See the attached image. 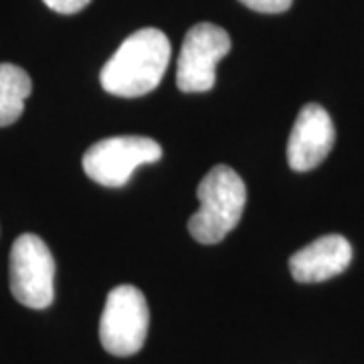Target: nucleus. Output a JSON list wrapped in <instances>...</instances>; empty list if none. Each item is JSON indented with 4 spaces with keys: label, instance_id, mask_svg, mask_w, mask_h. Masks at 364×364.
Returning <instances> with one entry per match:
<instances>
[{
    "label": "nucleus",
    "instance_id": "nucleus-10",
    "mask_svg": "<svg viewBox=\"0 0 364 364\" xmlns=\"http://www.w3.org/2000/svg\"><path fill=\"white\" fill-rule=\"evenodd\" d=\"M239 2H243L251 11H257V13L263 14L286 13L291 6V0H239Z\"/></svg>",
    "mask_w": 364,
    "mask_h": 364
},
{
    "label": "nucleus",
    "instance_id": "nucleus-7",
    "mask_svg": "<svg viewBox=\"0 0 364 364\" xmlns=\"http://www.w3.org/2000/svg\"><path fill=\"white\" fill-rule=\"evenodd\" d=\"M334 124L322 105L308 104L294 122L287 140V164L298 172L320 166L334 146Z\"/></svg>",
    "mask_w": 364,
    "mask_h": 364
},
{
    "label": "nucleus",
    "instance_id": "nucleus-11",
    "mask_svg": "<svg viewBox=\"0 0 364 364\" xmlns=\"http://www.w3.org/2000/svg\"><path fill=\"white\" fill-rule=\"evenodd\" d=\"M51 11L61 14H75L83 11L91 0H43Z\"/></svg>",
    "mask_w": 364,
    "mask_h": 364
},
{
    "label": "nucleus",
    "instance_id": "nucleus-3",
    "mask_svg": "<svg viewBox=\"0 0 364 364\" xmlns=\"http://www.w3.org/2000/svg\"><path fill=\"white\" fill-rule=\"evenodd\" d=\"M150 310L144 294L134 286L114 287L105 299L100 320L102 346L114 356H132L146 342Z\"/></svg>",
    "mask_w": 364,
    "mask_h": 364
},
{
    "label": "nucleus",
    "instance_id": "nucleus-4",
    "mask_svg": "<svg viewBox=\"0 0 364 364\" xmlns=\"http://www.w3.org/2000/svg\"><path fill=\"white\" fill-rule=\"evenodd\" d=\"M162 158V146L146 136H114L93 144L83 154V170L91 181L109 188L124 186L142 164Z\"/></svg>",
    "mask_w": 364,
    "mask_h": 364
},
{
    "label": "nucleus",
    "instance_id": "nucleus-1",
    "mask_svg": "<svg viewBox=\"0 0 364 364\" xmlns=\"http://www.w3.org/2000/svg\"><path fill=\"white\" fill-rule=\"evenodd\" d=\"M170 63V41L158 28H140L102 69V85L117 97H140L160 85Z\"/></svg>",
    "mask_w": 364,
    "mask_h": 364
},
{
    "label": "nucleus",
    "instance_id": "nucleus-8",
    "mask_svg": "<svg viewBox=\"0 0 364 364\" xmlns=\"http://www.w3.org/2000/svg\"><path fill=\"white\" fill-rule=\"evenodd\" d=\"M350 261V243L342 235H324L289 257V272L299 284H318L346 272Z\"/></svg>",
    "mask_w": 364,
    "mask_h": 364
},
{
    "label": "nucleus",
    "instance_id": "nucleus-6",
    "mask_svg": "<svg viewBox=\"0 0 364 364\" xmlns=\"http://www.w3.org/2000/svg\"><path fill=\"white\" fill-rule=\"evenodd\" d=\"M231 51L229 33L213 23H198L184 37L176 69V85L186 93L215 87L217 63Z\"/></svg>",
    "mask_w": 364,
    "mask_h": 364
},
{
    "label": "nucleus",
    "instance_id": "nucleus-2",
    "mask_svg": "<svg viewBox=\"0 0 364 364\" xmlns=\"http://www.w3.org/2000/svg\"><path fill=\"white\" fill-rule=\"evenodd\" d=\"M200 208L188 221L193 239L203 245L221 243L241 221L247 203V186L231 166H215L196 188Z\"/></svg>",
    "mask_w": 364,
    "mask_h": 364
},
{
    "label": "nucleus",
    "instance_id": "nucleus-9",
    "mask_svg": "<svg viewBox=\"0 0 364 364\" xmlns=\"http://www.w3.org/2000/svg\"><path fill=\"white\" fill-rule=\"evenodd\" d=\"M33 81L23 67L0 63V128L11 126L23 116Z\"/></svg>",
    "mask_w": 364,
    "mask_h": 364
},
{
    "label": "nucleus",
    "instance_id": "nucleus-5",
    "mask_svg": "<svg viewBox=\"0 0 364 364\" xmlns=\"http://www.w3.org/2000/svg\"><path fill=\"white\" fill-rule=\"evenodd\" d=\"M55 259L39 235L25 233L11 249V291L18 304L45 310L53 304Z\"/></svg>",
    "mask_w": 364,
    "mask_h": 364
}]
</instances>
